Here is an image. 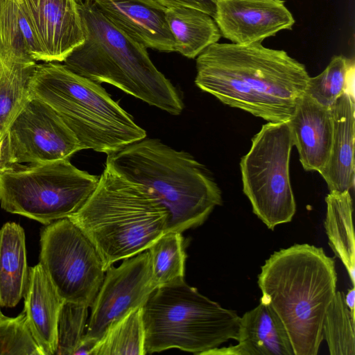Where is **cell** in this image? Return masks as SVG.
<instances>
[{
    "mask_svg": "<svg viewBox=\"0 0 355 355\" xmlns=\"http://www.w3.org/2000/svg\"><path fill=\"white\" fill-rule=\"evenodd\" d=\"M166 18L175 41L174 51L188 58L198 57L221 36L214 18L199 10L166 8Z\"/></svg>",
    "mask_w": 355,
    "mask_h": 355,
    "instance_id": "obj_22",
    "label": "cell"
},
{
    "mask_svg": "<svg viewBox=\"0 0 355 355\" xmlns=\"http://www.w3.org/2000/svg\"><path fill=\"white\" fill-rule=\"evenodd\" d=\"M69 218L94 244L106 270L148 250L168 231L170 214L142 186L105 166L94 191Z\"/></svg>",
    "mask_w": 355,
    "mask_h": 355,
    "instance_id": "obj_5",
    "label": "cell"
},
{
    "mask_svg": "<svg viewBox=\"0 0 355 355\" xmlns=\"http://www.w3.org/2000/svg\"><path fill=\"white\" fill-rule=\"evenodd\" d=\"M157 288L148 250L110 266L91 306L83 340L96 343L107 330L130 312L141 308Z\"/></svg>",
    "mask_w": 355,
    "mask_h": 355,
    "instance_id": "obj_12",
    "label": "cell"
},
{
    "mask_svg": "<svg viewBox=\"0 0 355 355\" xmlns=\"http://www.w3.org/2000/svg\"><path fill=\"white\" fill-rule=\"evenodd\" d=\"M36 65L15 18L0 10V136L6 146L9 125L29 98Z\"/></svg>",
    "mask_w": 355,
    "mask_h": 355,
    "instance_id": "obj_13",
    "label": "cell"
},
{
    "mask_svg": "<svg viewBox=\"0 0 355 355\" xmlns=\"http://www.w3.org/2000/svg\"><path fill=\"white\" fill-rule=\"evenodd\" d=\"M0 306V320H2L3 319L6 318L7 316L4 315L3 313L1 312Z\"/></svg>",
    "mask_w": 355,
    "mask_h": 355,
    "instance_id": "obj_33",
    "label": "cell"
},
{
    "mask_svg": "<svg viewBox=\"0 0 355 355\" xmlns=\"http://www.w3.org/2000/svg\"><path fill=\"white\" fill-rule=\"evenodd\" d=\"M236 341V345L216 347L202 355H295L284 325L262 302L240 317Z\"/></svg>",
    "mask_w": 355,
    "mask_h": 355,
    "instance_id": "obj_18",
    "label": "cell"
},
{
    "mask_svg": "<svg viewBox=\"0 0 355 355\" xmlns=\"http://www.w3.org/2000/svg\"><path fill=\"white\" fill-rule=\"evenodd\" d=\"M10 163L18 166L69 159L82 150L76 137L46 103L29 97L10 123L6 138Z\"/></svg>",
    "mask_w": 355,
    "mask_h": 355,
    "instance_id": "obj_11",
    "label": "cell"
},
{
    "mask_svg": "<svg viewBox=\"0 0 355 355\" xmlns=\"http://www.w3.org/2000/svg\"><path fill=\"white\" fill-rule=\"evenodd\" d=\"M23 227L8 222L0 229V306L14 307L24 297L28 281Z\"/></svg>",
    "mask_w": 355,
    "mask_h": 355,
    "instance_id": "obj_21",
    "label": "cell"
},
{
    "mask_svg": "<svg viewBox=\"0 0 355 355\" xmlns=\"http://www.w3.org/2000/svg\"><path fill=\"white\" fill-rule=\"evenodd\" d=\"M354 64L352 60L343 55L334 56L325 69L315 77H309L305 90L320 105L331 109L345 92L350 90L354 83Z\"/></svg>",
    "mask_w": 355,
    "mask_h": 355,
    "instance_id": "obj_24",
    "label": "cell"
},
{
    "mask_svg": "<svg viewBox=\"0 0 355 355\" xmlns=\"http://www.w3.org/2000/svg\"><path fill=\"white\" fill-rule=\"evenodd\" d=\"M166 8L187 7L202 11L212 18L216 12L218 0H155Z\"/></svg>",
    "mask_w": 355,
    "mask_h": 355,
    "instance_id": "obj_30",
    "label": "cell"
},
{
    "mask_svg": "<svg viewBox=\"0 0 355 355\" xmlns=\"http://www.w3.org/2000/svg\"><path fill=\"white\" fill-rule=\"evenodd\" d=\"M354 316L346 304L345 294L336 291L323 322V338L331 355H355Z\"/></svg>",
    "mask_w": 355,
    "mask_h": 355,
    "instance_id": "obj_27",
    "label": "cell"
},
{
    "mask_svg": "<svg viewBox=\"0 0 355 355\" xmlns=\"http://www.w3.org/2000/svg\"><path fill=\"white\" fill-rule=\"evenodd\" d=\"M214 19L221 35L241 44L261 42L295 24L282 0H218Z\"/></svg>",
    "mask_w": 355,
    "mask_h": 355,
    "instance_id": "obj_15",
    "label": "cell"
},
{
    "mask_svg": "<svg viewBox=\"0 0 355 355\" xmlns=\"http://www.w3.org/2000/svg\"><path fill=\"white\" fill-rule=\"evenodd\" d=\"M15 167L10 162L6 144L0 136V174Z\"/></svg>",
    "mask_w": 355,
    "mask_h": 355,
    "instance_id": "obj_31",
    "label": "cell"
},
{
    "mask_svg": "<svg viewBox=\"0 0 355 355\" xmlns=\"http://www.w3.org/2000/svg\"><path fill=\"white\" fill-rule=\"evenodd\" d=\"M293 146L288 122H268L240 162L243 193L254 214L272 230L291 221L296 211L289 174Z\"/></svg>",
    "mask_w": 355,
    "mask_h": 355,
    "instance_id": "obj_9",
    "label": "cell"
},
{
    "mask_svg": "<svg viewBox=\"0 0 355 355\" xmlns=\"http://www.w3.org/2000/svg\"><path fill=\"white\" fill-rule=\"evenodd\" d=\"M333 137L329 160L320 173L329 191L344 192L354 186V96L343 94L331 107Z\"/></svg>",
    "mask_w": 355,
    "mask_h": 355,
    "instance_id": "obj_20",
    "label": "cell"
},
{
    "mask_svg": "<svg viewBox=\"0 0 355 355\" xmlns=\"http://www.w3.org/2000/svg\"><path fill=\"white\" fill-rule=\"evenodd\" d=\"M336 283L334 259L322 248L306 243L275 252L261 266L260 302L281 320L295 355L318 354Z\"/></svg>",
    "mask_w": 355,
    "mask_h": 355,
    "instance_id": "obj_2",
    "label": "cell"
},
{
    "mask_svg": "<svg viewBox=\"0 0 355 355\" xmlns=\"http://www.w3.org/2000/svg\"><path fill=\"white\" fill-rule=\"evenodd\" d=\"M93 1V0H92Z\"/></svg>",
    "mask_w": 355,
    "mask_h": 355,
    "instance_id": "obj_34",
    "label": "cell"
},
{
    "mask_svg": "<svg viewBox=\"0 0 355 355\" xmlns=\"http://www.w3.org/2000/svg\"><path fill=\"white\" fill-rule=\"evenodd\" d=\"M196 69L200 89L269 122L289 121L310 77L286 51L261 42L213 44L197 57Z\"/></svg>",
    "mask_w": 355,
    "mask_h": 355,
    "instance_id": "obj_1",
    "label": "cell"
},
{
    "mask_svg": "<svg viewBox=\"0 0 355 355\" xmlns=\"http://www.w3.org/2000/svg\"><path fill=\"white\" fill-rule=\"evenodd\" d=\"M146 354L170 349L202 355L238 340L240 317L184 279L157 287L141 308Z\"/></svg>",
    "mask_w": 355,
    "mask_h": 355,
    "instance_id": "obj_7",
    "label": "cell"
},
{
    "mask_svg": "<svg viewBox=\"0 0 355 355\" xmlns=\"http://www.w3.org/2000/svg\"><path fill=\"white\" fill-rule=\"evenodd\" d=\"M93 1L112 24L146 49L175 51L166 8L155 0Z\"/></svg>",
    "mask_w": 355,
    "mask_h": 355,
    "instance_id": "obj_16",
    "label": "cell"
},
{
    "mask_svg": "<svg viewBox=\"0 0 355 355\" xmlns=\"http://www.w3.org/2000/svg\"><path fill=\"white\" fill-rule=\"evenodd\" d=\"M106 166L142 186L168 211V231L202 225L222 204L221 191L191 155L157 139L144 138L107 155Z\"/></svg>",
    "mask_w": 355,
    "mask_h": 355,
    "instance_id": "obj_3",
    "label": "cell"
},
{
    "mask_svg": "<svg viewBox=\"0 0 355 355\" xmlns=\"http://www.w3.org/2000/svg\"><path fill=\"white\" fill-rule=\"evenodd\" d=\"M99 178L69 159L17 166L0 174V205L7 212L47 225L76 213Z\"/></svg>",
    "mask_w": 355,
    "mask_h": 355,
    "instance_id": "obj_8",
    "label": "cell"
},
{
    "mask_svg": "<svg viewBox=\"0 0 355 355\" xmlns=\"http://www.w3.org/2000/svg\"><path fill=\"white\" fill-rule=\"evenodd\" d=\"M85 40L64 59L73 72L123 92L173 115L184 108L180 94L151 61L146 48L112 24L92 0L81 1Z\"/></svg>",
    "mask_w": 355,
    "mask_h": 355,
    "instance_id": "obj_4",
    "label": "cell"
},
{
    "mask_svg": "<svg viewBox=\"0 0 355 355\" xmlns=\"http://www.w3.org/2000/svg\"><path fill=\"white\" fill-rule=\"evenodd\" d=\"M89 307L64 301L57 326V355H73L84 339Z\"/></svg>",
    "mask_w": 355,
    "mask_h": 355,
    "instance_id": "obj_28",
    "label": "cell"
},
{
    "mask_svg": "<svg viewBox=\"0 0 355 355\" xmlns=\"http://www.w3.org/2000/svg\"><path fill=\"white\" fill-rule=\"evenodd\" d=\"M0 355H43L28 329L24 312L0 320Z\"/></svg>",
    "mask_w": 355,
    "mask_h": 355,
    "instance_id": "obj_29",
    "label": "cell"
},
{
    "mask_svg": "<svg viewBox=\"0 0 355 355\" xmlns=\"http://www.w3.org/2000/svg\"><path fill=\"white\" fill-rule=\"evenodd\" d=\"M23 9L45 56L63 62L85 40L82 0H15Z\"/></svg>",
    "mask_w": 355,
    "mask_h": 355,
    "instance_id": "obj_14",
    "label": "cell"
},
{
    "mask_svg": "<svg viewBox=\"0 0 355 355\" xmlns=\"http://www.w3.org/2000/svg\"><path fill=\"white\" fill-rule=\"evenodd\" d=\"M24 297L23 312L35 342L43 355L55 354L58 320L64 301L39 263L29 268Z\"/></svg>",
    "mask_w": 355,
    "mask_h": 355,
    "instance_id": "obj_19",
    "label": "cell"
},
{
    "mask_svg": "<svg viewBox=\"0 0 355 355\" xmlns=\"http://www.w3.org/2000/svg\"><path fill=\"white\" fill-rule=\"evenodd\" d=\"M345 299L347 306H348L349 309L350 310L352 315H354V311H355V288L354 286H353L352 288L349 289L347 291V293L345 295Z\"/></svg>",
    "mask_w": 355,
    "mask_h": 355,
    "instance_id": "obj_32",
    "label": "cell"
},
{
    "mask_svg": "<svg viewBox=\"0 0 355 355\" xmlns=\"http://www.w3.org/2000/svg\"><path fill=\"white\" fill-rule=\"evenodd\" d=\"M28 92L29 97L46 103L57 113L82 150L109 155L146 137V131L99 83L64 64H37Z\"/></svg>",
    "mask_w": 355,
    "mask_h": 355,
    "instance_id": "obj_6",
    "label": "cell"
},
{
    "mask_svg": "<svg viewBox=\"0 0 355 355\" xmlns=\"http://www.w3.org/2000/svg\"><path fill=\"white\" fill-rule=\"evenodd\" d=\"M144 355V331L141 308L110 327L90 355Z\"/></svg>",
    "mask_w": 355,
    "mask_h": 355,
    "instance_id": "obj_26",
    "label": "cell"
},
{
    "mask_svg": "<svg viewBox=\"0 0 355 355\" xmlns=\"http://www.w3.org/2000/svg\"><path fill=\"white\" fill-rule=\"evenodd\" d=\"M324 228L329 244L345 267L352 286L355 284V243L352 224L353 201L349 191H329L325 198Z\"/></svg>",
    "mask_w": 355,
    "mask_h": 355,
    "instance_id": "obj_23",
    "label": "cell"
},
{
    "mask_svg": "<svg viewBox=\"0 0 355 355\" xmlns=\"http://www.w3.org/2000/svg\"><path fill=\"white\" fill-rule=\"evenodd\" d=\"M40 243L39 263L60 297L90 308L105 274L94 244L69 218L45 225Z\"/></svg>",
    "mask_w": 355,
    "mask_h": 355,
    "instance_id": "obj_10",
    "label": "cell"
},
{
    "mask_svg": "<svg viewBox=\"0 0 355 355\" xmlns=\"http://www.w3.org/2000/svg\"><path fill=\"white\" fill-rule=\"evenodd\" d=\"M288 122L293 146L297 148L303 168L320 173L325 167L331 152L333 137L331 109L320 105L304 94Z\"/></svg>",
    "mask_w": 355,
    "mask_h": 355,
    "instance_id": "obj_17",
    "label": "cell"
},
{
    "mask_svg": "<svg viewBox=\"0 0 355 355\" xmlns=\"http://www.w3.org/2000/svg\"><path fill=\"white\" fill-rule=\"evenodd\" d=\"M148 250L157 287L184 279L187 255L182 232H165Z\"/></svg>",
    "mask_w": 355,
    "mask_h": 355,
    "instance_id": "obj_25",
    "label": "cell"
}]
</instances>
